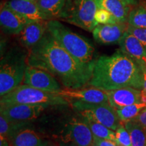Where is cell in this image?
<instances>
[{
    "instance_id": "obj_1",
    "label": "cell",
    "mask_w": 146,
    "mask_h": 146,
    "mask_svg": "<svg viewBox=\"0 0 146 146\" xmlns=\"http://www.w3.org/2000/svg\"><path fill=\"white\" fill-rule=\"evenodd\" d=\"M95 62V61H94ZM94 62L85 64L74 58L47 31L41 41L29 50L27 64L48 71L65 88L78 89L88 85Z\"/></svg>"
},
{
    "instance_id": "obj_2",
    "label": "cell",
    "mask_w": 146,
    "mask_h": 146,
    "mask_svg": "<svg viewBox=\"0 0 146 146\" xmlns=\"http://www.w3.org/2000/svg\"><path fill=\"white\" fill-rule=\"evenodd\" d=\"M141 67L121 51L112 56H102L95 60L88 85L104 91L123 87L143 89Z\"/></svg>"
},
{
    "instance_id": "obj_3",
    "label": "cell",
    "mask_w": 146,
    "mask_h": 146,
    "mask_svg": "<svg viewBox=\"0 0 146 146\" xmlns=\"http://www.w3.org/2000/svg\"><path fill=\"white\" fill-rule=\"evenodd\" d=\"M48 31L74 58L85 64L95 61V47L89 41L75 33L58 20L47 23Z\"/></svg>"
},
{
    "instance_id": "obj_4",
    "label": "cell",
    "mask_w": 146,
    "mask_h": 146,
    "mask_svg": "<svg viewBox=\"0 0 146 146\" xmlns=\"http://www.w3.org/2000/svg\"><path fill=\"white\" fill-rule=\"evenodd\" d=\"M25 53L12 50L1 60L0 66V96L6 95L22 85L28 66Z\"/></svg>"
},
{
    "instance_id": "obj_5",
    "label": "cell",
    "mask_w": 146,
    "mask_h": 146,
    "mask_svg": "<svg viewBox=\"0 0 146 146\" xmlns=\"http://www.w3.org/2000/svg\"><path fill=\"white\" fill-rule=\"evenodd\" d=\"M0 104H31L47 106H67L68 102L58 94L36 89L22 84L5 96L1 97Z\"/></svg>"
},
{
    "instance_id": "obj_6",
    "label": "cell",
    "mask_w": 146,
    "mask_h": 146,
    "mask_svg": "<svg viewBox=\"0 0 146 146\" xmlns=\"http://www.w3.org/2000/svg\"><path fill=\"white\" fill-rule=\"evenodd\" d=\"M98 9L96 0H66L59 19L92 32L98 25L95 18Z\"/></svg>"
},
{
    "instance_id": "obj_7",
    "label": "cell",
    "mask_w": 146,
    "mask_h": 146,
    "mask_svg": "<svg viewBox=\"0 0 146 146\" xmlns=\"http://www.w3.org/2000/svg\"><path fill=\"white\" fill-rule=\"evenodd\" d=\"M70 105L76 114L83 118L98 122L114 131L123 124L116 109L111 106L108 102L101 104L73 102Z\"/></svg>"
},
{
    "instance_id": "obj_8",
    "label": "cell",
    "mask_w": 146,
    "mask_h": 146,
    "mask_svg": "<svg viewBox=\"0 0 146 146\" xmlns=\"http://www.w3.org/2000/svg\"><path fill=\"white\" fill-rule=\"evenodd\" d=\"M56 137L60 143H73L79 146H94V136L80 115L69 118L60 128Z\"/></svg>"
},
{
    "instance_id": "obj_9",
    "label": "cell",
    "mask_w": 146,
    "mask_h": 146,
    "mask_svg": "<svg viewBox=\"0 0 146 146\" xmlns=\"http://www.w3.org/2000/svg\"><path fill=\"white\" fill-rule=\"evenodd\" d=\"M48 106L31 104H1L0 114L11 123H30L39 117Z\"/></svg>"
},
{
    "instance_id": "obj_10",
    "label": "cell",
    "mask_w": 146,
    "mask_h": 146,
    "mask_svg": "<svg viewBox=\"0 0 146 146\" xmlns=\"http://www.w3.org/2000/svg\"><path fill=\"white\" fill-rule=\"evenodd\" d=\"M23 83L40 90L54 94H58L62 89L56 78L50 72L29 65L25 71Z\"/></svg>"
},
{
    "instance_id": "obj_11",
    "label": "cell",
    "mask_w": 146,
    "mask_h": 146,
    "mask_svg": "<svg viewBox=\"0 0 146 146\" xmlns=\"http://www.w3.org/2000/svg\"><path fill=\"white\" fill-rule=\"evenodd\" d=\"M58 94L68 102H83L89 104H101L108 102L106 91L92 87L91 88L62 89Z\"/></svg>"
},
{
    "instance_id": "obj_12",
    "label": "cell",
    "mask_w": 146,
    "mask_h": 146,
    "mask_svg": "<svg viewBox=\"0 0 146 146\" xmlns=\"http://www.w3.org/2000/svg\"><path fill=\"white\" fill-rule=\"evenodd\" d=\"M128 23L114 24H98L93 30L94 39L103 45H112L119 43L125 32L127 31Z\"/></svg>"
},
{
    "instance_id": "obj_13",
    "label": "cell",
    "mask_w": 146,
    "mask_h": 146,
    "mask_svg": "<svg viewBox=\"0 0 146 146\" xmlns=\"http://www.w3.org/2000/svg\"><path fill=\"white\" fill-rule=\"evenodd\" d=\"M3 5L16 12L29 22L49 21L34 0H8Z\"/></svg>"
},
{
    "instance_id": "obj_14",
    "label": "cell",
    "mask_w": 146,
    "mask_h": 146,
    "mask_svg": "<svg viewBox=\"0 0 146 146\" xmlns=\"http://www.w3.org/2000/svg\"><path fill=\"white\" fill-rule=\"evenodd\" d=\"M106 92L108 104L116 110L141 102V90L133 87H123Z\"/></svg>"
},
{
    "instance_id": "obj_15",
    "label": "cell",
    "mask_w": 146,
    "mask_h": 146,
    "mask_svg": "<svg viewBox=\"0 0 146 146\" xmlns=\"http://www.w3.org/2000/svg\"><path fill=\"white\" fill-rule=\"evenodd\" d=\"M47 23L48 21L29 22L21 33L18 35L21 44L27 50H31L48 31Z\"/></svg>"
},
{
    "instance_id": "obj_16",
    "label": "cell",
    "mask_w": 146,
    "mask_h": 146,
    "mask_svg": "<svg viewBox=\"0 0 146 146\" xmlns=\"http://www.w3.org/2000/svg\"><path fill=\"white\" fill-rule=\"evenodd\" d=\"M120 50L142 67L146 66V48L136 36L125 32L118 43Z\"/></svg>"
},
{
    "instance_id": "obj_17",
    "label": "cell",
    "mask_w": 146,
    "mask_h": 146,
    "mask_svg": "<svg viewBox=\"0 0 146 146\" xmlns=\"http://www.w3.org/2000/svg\"><path fill=\"white\" fill-rule=\"evenodd\" d=\"M29 125L22 126L14 131L9 139L10 146H37L48 141L40 133L29 127Z\"/></svg>"
},
{
    "instance_id": "obj_18",
    "label": "cell",
    "mask_w": 146,
    "mask_h": 146,
    "mask_svg": "<svg viewBox=\"0 0 146 146\" xmlns=\"http://www.w3.org/2000/svg\"><path fill=\"white\" fill-rule=\"evenodd\" d=\"M29 23L27 19L3 5L0 12V25L2 30L9 35H19Z\"/></svg>"
},
{
    "instance_id": "obj_19",
    "label": "cell",
    "mask_w": 146,
    "mask_h": 146,
    "mask_svg": "<svg viewBox=\"0 0 146 146\" xmlns=\"http://www.w3.org/2000/svg\"><path fill=\"white\" fill-rule=\"evenodd\" d=\"M99 8L110 13L118 23H127L130 5L123 0H96Z\"/></svg>"
},
{
    "instance_id": "obj_20",
    "label": "cell",
    "mask_w": 146,
    "mask_h": 146,
    "mask_svg": "<svg viewBox=\"0 0 146 146\" xmlns=\"http://www.w3.org/2000/svg\"><path fill=\"white\" fill-rule=\"evenodd\" d=\"M66 0H36V2L49 21L59 19Z\"/></svg>"
},
{
    "instance_id": "obj_21",
    "label": "cell",
    "mask_w": 146,
    "mask_h": 146,
    "mask_svg": "<svg viewBox=\"0 0 146 146\" xmlns=\"http://www.w3.org/2000/svg\"><path fill=\"white\" fill-rule=\"evenodd\" d=\"M123 123L130 135L132 146H146V133L141 126L132 120Z\"/></svg>"
},
{
    "instance_id": "obj_22",
    "label": "cell",
    "mask_w": 146,
    "mask_h": 146,
    "mask_svg": "<svg viewBox=\"0 0 146 146\" xmlns=\"http://www.w3.org/2000/svg\"><path fill=\"white\" fill-rule=\"evenodd\" d=\"M83 118L90 128L91 132H92L94 137L116 141V133H115L114 131L109 129V128L103 125L102 124L98 123V122L87 119V118Z\"/></svg>"
},
{
    "instance_id": "obj_23",
    "label": "cell",
    "mask_w": 146,
    "mask_h": 146,
    "mask_svg": "<svg viewBox=\"0 0 146 146\" xmlns=\"http://www.w3.org/2000/svg\"><path fill=\"white\" fill-rule=\"evenodd\" d=\"M127 23L129 26L146 29V8L137 5L129 12Z\"/></svg>"
},
{
    "instance_id": "obj_24",
    "label": "cell",
    "mask_w": 146,
    "mask_h": 146,
    "mask_svg": "<svg viewBox=\"0 0 146 146\" xmlns=\"http://www.w3.org/2000/svg\"><path fill=\"white\" fill-rule=\"evenodd\" d=\"M146 108V104L143 102L135 104L122 108L116 110L118 118L122 122H126L135 118L137 115Z\"/></svg>"
},
{
    "instance_id": "obj_25",
    "label": "cell",
    "mask_w": 146,
    "mask_h": 146,
    "mask_svg": "<svg viewBox=\"0 0 146 146\" xmlns=\"http://www.w3.org/2000/svg\"><path fill=\"white\" fill-rule=\"evenodd\" d=\"M116 133V142L123 146H132L131 137L123 123L115 131Z\"/></svg>"
},
{
    "instance_id": "obj_26",
    "label": "cell",
    "mask_w": 146,
    "mask_h": 146,
    "mask_svg": "<svg viewBox=\"0 0 146 146\" xmlns=\"http://www.w3.org/2000/svg\"><path fill=\"white\" fill-rule=\"evenodd\" d=\"M95 18H96L97 23L98 24H102V25L118 23L117 20L109 12L100 8H99L98 10L97 11Z\"/></svg>"
},
{
    "instance_id": "obj_27",
    "label": "cell",
    "mask_w": 146,
    "mask_h": 146,
    "mask_svg": "<svg viewBox=\"0 0 146 146\" xmlns=\"http://www.w3.org/2000/svg\"><path fill=\"white\" fill-rule=\"evenodd\" d=\"M12 130V123L0 114V136L9 139Z\"/></svg>"
},
{
    "instance_id": "obj_28",
    "label": "cell",
    "mask_w": 146,
    "mask_h": 146,
    "mask_svg": "<svg viewBox=\"0 0 146 146\" xmlns=\"http://www.w3.org/2000/svg\"><path fill=\"white\" fill-rule=\"evenodd\" d=\"M127 31L136 36L146 48V29L136 28L129 25Z\"/></svg>"
},
{
    "instance_id": "obj_29",
    "label": "cell",
    "mask_w": 146,
    "mask_h": 146,
    "mask_svg": "<svg viewBox=\"0 0 146 146\" xmlns=\"http://www.w3.org/2000/svg\"><path fill=\"white\" fill-rule=\"evenodd\" d=\"M132 120L139 124L146 133V108Z\"/></svg>"
},
{
    "instance_id": "obj_30",
    "label": "cell",
    "mask_w": 146,
    "mask_h": 146,
    "mask_svg": "<svg viewBox=\"0 0 146 146\" xmlns=\"http://www.w3.org/2000/svg\"><path fill=\"white\" fill-rule=\"evenodd\" d=\"M95 145L96 146H118V143L116 141L112 140L104 139L94 137Z\"/></svg>"
},
{
    "instance_id": "obj_31",
    "label": "cell",
    "mask_w": 146,
    "mask_h": 146,
    "mask_svg": "<svg viewBox=\"0 0 146 146\" xmlns=\"http://www.w3.org/2000/svg\"><path fill=\"white\" fill-rule=\"evenodd\" d=\"M142 72H143V91L146 94V66H143L141 67Z\"/></svg>"
},
{
    "instance_id": "obj_32",
    "label": "cell",
    "mask_w": 146,
    "mask_h": 146,
    "mask_svg": "<svg viewBox=\"0 0 146 146\" xmlns=\"http://www.w3.org/2000/svg\"><path fill=\"white\" fill-rule=\"evenodd\" d=\"M123 1L130 5H137L138 4V0H123Z\"/></svg>"
},
{
    "instance_id": "obj_33",
    "label": "cell",
    "mask_w": 146,
    "mask_h": 146,
    "mask_svg": "<svg viewBox=\"0 0 146 146\" xmlns=\"http://www.w3.org/2000/svg\"><path fill=\"white\" fill-rule=\"evenodd\" d=\"M37 146H56L55 145L54 143H53L52 141H48L46 143H44V144H42V145H37Z\"/></svg>"
},
{
    "instance_id": "obj_34",
    "label": "cell",
    "mask_w": 146,
    "mask_h": 146,
    "mask_svg": "<svg viewBox=\"0 0 146 146\" xmlns=\"http://www.w3.org/2000/svg\"><path fill=\"white\" fill-rule=\"evenodd\" d=\"M60 146H79V145H76V144H74L73 143H60Z\"/></svg>"
},
{
    "instance_id": "obj_35",
    "label": "cell",
    "mask_w": 146,
    "mask_h": 146,
    "mask_svg": "<svg viewBox=\"0 0 146 146\" xmlns=\"http://www.w3.org/2000/svg\"><path fill=\"white\" fill-rule=\"evenodd\" d=\"M118 146H123V145H120V144H118Z\"/></svg>"
},
{
    "instance_id": "obj_36",
    "label": "cell",
    "mask_w": 146,
    "mask_h": 146,
    "mask_svg": "<svg viewBox=\"0 0 146 146\" xmlns=\"http://www.w3.org/2000/svg\"><path fill=\"white\" fill-rule=\"evenodd\" d=\"M34 1H36V0H34Z\"/></svg>"
},
{
    "instance_id": "obj_37",
    "label": "cell",
    "mask_w": 146,
    "mask_h": 146,
    "mask_svg": "<svg viewBox=\"0 0 146 146\" xmlns=\"http://www.w3.org/2000/svg\"><path fill=\"white\" fill-rule=\"evenodd\" d=\"M94 146H96V145H94Z\"/></svg>"
}]
</instances>
